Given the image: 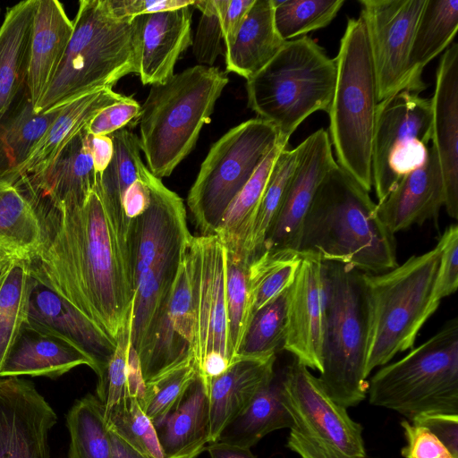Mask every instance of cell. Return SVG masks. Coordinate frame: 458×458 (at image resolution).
I'll list each match as a JSON object with an SVG mask.
<instances>
[{
  "label": "cell",
  "instance_id": "cell-1",
  "mask_svg": "<svg viewBox=\"0 0 458 458\" xmlns=\"http://www.w3.org/2000/svg\"><path fill=\"white\" fill-rule=\"evenodd\" d=\"M46 242L31 275L117 343L131 315L129 227L106 208L95 186L86 201L41 211Z\"/></svg>",
  "mask_w": 458,
  "mask_h": 458
},
{
  "label": "cell",
  "instance_id": "cell-2",
  "mask_svg": "<svg viewBox=\"0 0 458 458\" xmlns=\"http://www.w3.org/2000/svg\"><path fill=\"white\" fill-rule=\"evenodd\" d=\"M146 181L150 201L131 220L128 236L134 291L131 345L140 361L152 344L192 237L182 198L149 170Z\"/></svg>",
  "mask_w": 458,
  "mask_h": 458
},
{
  "label": "cell",
  "instance_id": "cell-3",
  "mask_svg": "<svg viewBox=\"0 0 458 458\" xmlns=\"http://www.w3.org/2000/svg\"><path fill=\"white\" fill-rule=\"evenodd\" d=\"M376 207L369 191L335 164L316 191L298 251L367 274L394 268V234L378 220Z\"/></svg>",
  "mask_w": 458,
  "mask_h": 458
},
{
  "label": "cell",
  "instance_id": "cell-4",
  "mask_svg": "<svg viewBox=\"0 0 458 458\" xmlns=\"http://www.w3.org/2000/svg\"><path fill=\"white\" fill-rule=\"evenodd\" d=\"M228 82L221 69L198 64L151 85L140 106L139 140L154 176H169L191 152Z\"/></svg>",
  "mask_w": 458,
  "mask_h": 458
},
{
  "label": "cell",
  "instance_id": "cell-5",
  "mask_svg": "<svg viewBox=\"0 0 458 458\" xmlns=\"http://www.w3.org/2000/svg\"><path fill=\"white\" fill-rule=\"evenodd\" d=\"M63 61L34 107L36 113L59 108L73 99L137 72L133 19L120 20L107 0H81Z\"/></svg>",
  "mask_w": 458,
  "mask_h": 458
},
{
  "label": "cell",
  "instance_id": "cell-6",
  "mask_svg": "<svg viewBox=\"0 0 458 458\" xmlns=\"http://www.w3.org/2000/svg\"><path fill=\"white\" fill-rule=\"evenodd\" d=\"M440 246L410 257L381 274L363 273L368 304L365 376L411 350L426 321L440 302L433 291L440 260Z\"/></svg>",
  "mask_w": 458,
  "mask_h": 458
},
{
  "label": "cell",
  "instance_id": "cell-7",
  "mask_svg": "<svg viewBox=\"0 0 458 458\" xmlns=\"http://www.w3.org/2000/svg\"><path fill=\"white\" fill-rule=\"evenodd\" d=\"M335 59L336 81L327 112V133L336 164L369 191L377 98L366 25L360 15L348 19Z\"/></svg>",
  "mask_w": 458,
  "mask_h": 458
},
{
  "label": "cell",
  "instance_id": "cell-8",
  "mask_svg": "<svg viewBox=\"0 0 458 458\" xmlns=\"http://www.w3.org/2000/svg\"><path fill=\"white\" fill-rule=\"evenodd\" d=\"M335 81V59L311 38H297L286 41L266 66L246 80L248 106L288 141L310 115L328 112Z\"/></svg>",
  "mask_w": 458,
  "mask_h": 458
},
{
  "label": "cell",
  "instance_id": "cell-9",
  "mask_svg": "<svg viewBox=\"0 0 458 458\" xmlns=\"http://www.w3.org/2000/svg\"><path fill=\"white\" fill-rule=\"evenodd\" d=\"M324 265L327 304L318 379L329 397L346 409L361 403L369 389L366 288L363 272L336 262Z\"/></svg>",
  "mask_w": 458,
  "mask_h": 458
},
{
  "label": "cell",
  "instance_id": "cell-10",
  "mask_svg": "<svg viewBox=\"0 0 458 458\" xmlns=\"http://www.w3.org/2000/svg\"><path fill=\"white\" fill-rule=\"evenodd\" d=\"M368 394L370 404L411 420L425 414H458V318L377 370Z\"/></svg>",
  "mask_w": 458,
  "mask_h": 458
},
{
  "label": "cell",
  "instance_id": "cell-11",
  "mask_svg": "<svg viewBox=\"0 0 458 458\" xmlns=\"http://www.w3.org/2000/svg\"><path fill=\"white\" fill-rule=\"evenodd\" d=\"M280 140L277 129L257 117L231 128L212 145L187 196L200 236L215 234L231 202Z\"/></svg>",
  "mask_w": 458,
  "mask_h": 458
},
{
  "label": "cell",
  "instance_id": "cell-12",
  "mask_svg": "<svg viewBox=\"0 0 458 458\" xmlns=\"http://www.w3.org/2000/svg\"><path fill=\"white\" fill-rule=\"evenodd\" d=\"M283 394L292 418L291 451L301 458H365L361 425L296 360L284 370Z\"/></svg>",
  "mask_w": 458,
  "mask_h": 458
},
{
  "label": "cell",
  "instance_id": "cell-13",
  "mask_svg": "<svg viewBox=\"0 0 458 458\" xmlns=\"http://www.w3.org/2000/svg\"><path fill=\"white\" fill-rule=\"evenodd\" d=\"M226 253L221 239L213 234L192 235L185 255L194 320L193 357L206 385L236 360L228 329Z\"/></svg>",
  "mask_w": 458,
  "mask_h": 458
},
{
  "label": "cell",
  "instance_id": "cell-14",
  "mask_svg": "<svg viewBox=\"0 0 458 458\" xmlns=\"http://www.w3.org/2000/svg\"><path fill=\"white\" fill-rule=\"evenodd\" d=\"M432 135L430 99L402 90L377 106L371 156L372 187L383 200L426 161Z\"/></svg>",
  "mask_w": 458,
  "mask_h": 458
},
{
  "label": "cell",
  "instance_id": "cell-15",
  "mask_svg": "<svg viewBox=\"0 0 458 458\" xmlns=\"http://www.w3.org/2000/svg\"><path fill=\"white\" fill-rule=\"evenodd\" d=\"M359 3L375 70L378 104L402 90L410 91L409 55L426 0Z\"/></svg>",
  "mask_w": 458,
  "mask_h": 458
},
{
  "label": "cell",
  "instance_id": "cell-16",
  "mask_svg": "<svg viewBox=\"0 0 458 458\" xmlns=\"http://www.w3.org/2000/svg\"><path fill=\"white\" fill-rule=\"evenodd\" d=\"M57 420L31 381L0 377V458H50L48 435Z\"/></svg>",
  "mask_w": 458,
  "mask_h": 458
},
{
  "label": "cell",
  "instance_id": "cell-17",
  "mask_svg": "<svg viewBox=\"0 0 458 458\" xmlns=\"http://www.w3.org/2000/svg\"><path fill=\"white\" fill-rule=\"evenodd\" d=\"M327 279L324 261L314 254L301 260L289 288L284 350L303 366L322 369Z\"/></svg>",
  "mask_w": 458,
  "mask_h": 458
},
{
  "label": "cell",
  "instance_id": "cell-18",
  "mask_svg": "<svg viewBox=\"0 0 458 458\" xmlns=\"http://www.w3.org/2000/svg\"><path fill=\"white\" fill-rule=\"evenodd\" d=\"M297 148L299 157L294 173L261 252L298 251L303 222L316 191L336 164L327 131L323 128L308 136Z\"/></svg>",
  "mask_w": 458,
  "mask_h": 458
},
{
  "label": "cell",
  "instance_id": "cell-19",
  "mask_svg": "<svg viewBox=\"0 0 458 458\" xmlns=\"http://www.w3.org/2000/svg\"><path fill=\"white\" fill-rule=\"evenodd\" d=\"M89 139L86 126L45 169L15 182L39 210H59L86 201L97 184Z\"/></svg>",
  "mask_w": 458,
  "mask_h": 458
},
{
  "label": "cell",
  "instance_id": "cell-20",
  "mask_svg": "<svg viewBox=\"0 0 458 458\" xmlns=\"http://www.w3.org/2000/svg\"><path fill=\"white\" fill-rule=\"evenodd\" d=\"M431 102L432 135L439 161L445 208L458 218V45L449 46L440 58Z\"/></svg>",
  "mask_w": 458,
  "mask_h": 458
},
{
  "label": "cell",
  "instance_id": "cell-21",
  "mask_svg": "<svg viewBox=\"0 0 458 458\" xmlns=\"http://www.w3.org/2000/svg\"><path fill=\"white\" fill-rule=\"evenodd\" d=\"M193 6L133 18L137 72L144 85L165 82L181 55L192 43Z\"/></svg>",
  "mask_w": 458,
  "mask_h": 458
},
{
  "label": "cell",
  "instance_id": "cell-22",
  "mask_svg": "<svg viewBox=\"0 0 458 458\" xmlns=\"http://www.w3.org/2000/svg\"><path fill=\"white\" fill-rule=\"evenodd\" d=\"M445 205V189L437 155L429 146L422 165L405 174L377 203L376 216L393 234L437 217Z\"/></svg>",
  "mask_w": 458,
  "mask_h": 458
},
{
  "label": "cell",
  "instance_id": "cell-23",
  "mask_svg": "<svg viewBox=\"0 0 458 458\" xmlns=\"http://www.w3.org/2000/svg\"><path fill=\"white\" fill-rule=\"evenodd\" d=\"M80 365L94 368L73 342L46 326L27 321L0 370L3 377L57 378Z\"/></svg>",
  "mask_w": 458,
  "mask_h": 458
},
{
  "label": "cell",
  "instance_id": "cell-24",
  "mask_svg": "<svg viewBox=\"0 0 458 458\" xmlns=\"http://www.w3.org/2000/svg\"><path fill=\"white\" fill-rule=\"evenodd\" d=\"M28 320L54 329L77 344L93 361L100 376L116 343L70 302L31 275Z\"/></svg>",
  "mask_w": 458,
  "mask_h": 458
},
{
  "label": "cell",
  "instance_id": "cell-25",
  "mask_svg": "<svg viewBox=\"0 0 458 458\" xmlns=\"http://www.w3.org/2000/svg\"><path fill=\"white\" fill-rule=\"evenodd\" d=\"M276 355L267 358H236L208 389L210 444L240 417L275 375Z\"/></svg>",
  "mask_w": 458,
  "mask_h": 458
},
{
  "label": "cell",
  "instance_id": "cell-26",
  "mask_svg": "<svg viewBox=\"0 0 458 458\" xmlns=\"http://www.w3.org/2000/svg\"><path fill=\"white\" fill-rule=\"evenodd\" d=\"M72 30L73 22L59 1L37 0L27 73V88L34 107L54 79Z\"/></svg>",
  "mask_w": 458,
  "mask_h": 458
},
{
  "label": "cell",
  "instance_id": "cell-27",
  "mask_svg": "<svg viewBox=\"0 0 458 458\" xmlns=\"http://www.w3.org/2000/svg\"><path fill=\"white\" fill-rule=\"evenodd\" d=\"M37 0L7 10L0 27V123L27 91V73Z\"/></svg>",
  "mask_w": 458,
  "mask_h": 458
},
{
  "label": "cell",
  "instance_id": "cell-28",
  "mask_svg": "<svg viewBox=\"0 0 458 458\" xmlns=\"http://www.w3.org/2000/svg\"><path fill=\"white\" fill-rule=\"evenodd\" d=\"M165 458H196L210 444L208 391L199 377L159 423L154 425Z\"/></svg>",
  "mask_w": 458,
  "mask_h": 458
},
{
  "label": "cell",
  "instance_id": "cell-29",
  "mask_svg": "<svg viewBox=\"0 0 458 458\" xmlns=\"http://www.w3.org/2000/svg\"><path fill=\"white\" fill-rule=\"evenodd\" d=\"M47 238L43 216L15 182L0 179V256L30 261Z\"/></svg>",
  "mask_w": 458,
  "mask_h": 458
},
{
  "label": "cell",
  "instance_id": "cell-30",
  "mask_svg": "<svg viewBox=\"0 0 458 458\" xmlns=\"http://www.w3.org/2000/svg\"><path fill=\"white\" fill-rule=\"evenodd\" d=\"M125 96L111 88L96 89L62 106V109L19 168L21 176L34 175L45 169L64 147L105 107Z\"/></svg>",
  "mask_w": 458,
  "mask_h": 458
},
{
  "label": "cell",
  "instance_id": "cell-31",
  "mask_svg": "<svg viewBox=\"0 0 458 458\" xmlns=\"http://www.w3.org/2000/svg\"><path fill=\"white\" fill-rule=\"evenodd\" d=\"M285 42L275 25L273 0H255L233 44L225 49L226 71L248 80L266 66Z\"/></svg>",
  "mask_w": 458,
  "mask_h": 458
},
{
  "label": "cell",
  "instance_id": "cell-32",
  "mask_svg": "<svg viewBox=\"0 0 458 458\" xmlns=\"http://www.w3.org/2000/svg\"><path fill=\"white\" fill-rule=\"evenodd\" d=\"M458 30L457 0H426L420 13L409 55L410 91L426 89L424 68L446 49Z\"/></svg>",
  "mask_w": 458,
  "mask_h": 458
},
{
  "label": "cell",
  "instance_id": "cell-33",
  "mask_svg": "<svg viewBox=\"0 0 458 458\" xmlns=\"http://www.w3.org/2000/svg\"><path fill=\"white\" fill-rule=\"evenodd\" d=\"M61 109L36 113L27 89L0 123V179L15 182L19 168Z\"/></svg>",
  "mask_w": 458,
  "mask_h": 458
},
{
  "label": "cell",
  "instance_id": "cell-34",
  "mask_svg": "<svg viewBox=\"0 0 458 458\" xmlns=\"http://www.w3.org/2000/svg\"><path fill=\"white\" fill-rule=\"evenodd\" d=\"M283 377L284 371L275 372L271 381L248 409L223 430L217 441L250 448L268 433L290 428L292 418L284 402Z\"/></svg>",
  "mask_w": 458,
  "mask_h": 458
},
{
  "label": "cell",
  "instance_id": "cell-35",
  "mask_svg": "<svg viewBox=\"0 0 458 458\" xmlns=\"http://www.w3.org/2000/svg\"><path fill=\"white\" fill-rule=\"evenodd\" d=\"M286 147L288 142L280 140L268 152L223 215L215 234L221 239L228 251L239 255L276 157Z\"/></svg>",
  "mask_w": 458,
  "mask_h": 458
},
{
  "label": "cell",
  "instance_id": "cell-36",
  "mask_svg": "<svg viewBox=\"0 0 458 458\" xmlns=\"http://www.w3.org/2000/svg\"><path fill=\"white\" fill-rule=\"evenodd\" d=\"M298 157L297 147L293 149L286 147L276 157L249 233L239 255H236L249 264L261 252L267 233L283 203Z\"/></svg>",
  "mask_w": 458,
  "mask_h": 458
},
{
  "label": "cell",
  "instance_id": "cell-37",
  "mask_svg": "<svg viewBox=\"0 0 458 458\" xmlns=\"http://www.w3.org/2000/svg\"><path fill=\"white\" fill-rule=\"evenodd\" d=\"M110 135L114 154L107 167L97 180L96 188L105 207L113 215L126 220L122 199L127 189L138 179L144 165L140 157L141 148L139 137L128 129L116 131Z\"/></svg>",
  "mask_w": 458,
  "mask_h": 458
},
{
  "label": "cell",
  "instance_id": "cell-38",
  "mask_svg": "<svg viewBox=\"0 0 458 458\" xmlns=\"http://www.w3.org/2000/svg\"><path fill=\"white\" fill-rule=\"evenodd\" d=\"M30 285L29 261L11 260L0 284V370L28 321Z\"/></svg>",
  "mask_w": 458,
  "mask_h": 458
},
{
  "label": "cell",
  "instance_id": "cell-39",
  "mask_svg": "<svg viewBox=\"0 0 458 458\" xmlns=\"http://www.w3.org/2000/svg\"><path fill=\"white\" fill-rule=\"evenodd\" d=\"M69 458H112L110 431L103 408L90 394L77 400L66 416Z\"/></svg>",
  "mask_w": 458,
  "mask_h": 458
},
{
  "label": "cell",
  "instance_id": "cell-40",
  "mask_svg": "<svg viewBox=\"0 0 458 458\" xmlns=\"http://www.w3.org/2000/svg\"><path fill=\"white\" fill-rule=\"evenodd\" d=\"M301 260L298 251L265 250L250 263L248 283L253 314L291 286Z\"/></svg>",
  "mask_w": 458,
  "mask_h": 458
},
{
  "label": "cell",
  "instance_id": "cell-41",
  "mask_svg": "<svg viewBox=\"0 0 458 458\" xmlns=\"http://www.w3.org/2000/svg\"><path fill=\"white\" fill-rule=\"evenodd\" d=\"M289 288L253 314L236 358H267L284 350Z\"/></svg>",
  "mask_w": 458,
  "mask_h": 458
},
{
  "label": "cell",
  "instance_id": "cell-42",
  "mask_svg": "<svg viewBox=\"0 0 458 458\" xmlns=\"http://www.w3.org/2000/svg\"><path fill=\"white\" fill-rule=\"evenodd\" d=\"M344 0H273L274 21L281 38L292 40L327 27Z\"/></svg>",
  "mask_w": 458,
  "mask_h": 458
},
{
  "label": "cell",
  "instance_id": "cell-43",
  "mask_svg": "<svg viewBox=\"0 0 458 458\" xmlns=\"http://www.w3.org/2000/svg\"><path fill=\"white\" fill-rule=\"evenodd\" d=\"M105 419L110 430L148 458H165L155 426L136 399L126 397Z\"/></svg>",
  "mask_w": 458,
  "mask_h": 458
},
{
  "label": "cell",
  "instance_id": "cell-44",
  "mask_svg": "<svg viewBox=\"0 0 458 458\" xmlns=\"http://www.w3.org/2000/svg\"><path fill=\"white\" fill-rule=\"evenodd\" d=\"M249 263L227 250L226 309L229 336L235 357L253 316L248 283Z\"/></svg>",
  "mask_w": 458,
  "mask_h": 458
},
{
  "label": "cell",
  "instance_id": "cell-45",
  "mask_svg": "<svg viewBox=\"0 0 458 458\" xmlns=\"http://www.w3.org/2000/svg\"><path fill=\"white\" fill-rule=\"evenodd\" d=\"M194 358L146 382L141 408L154 425L159 423L181 400L198 377Z\"/></svg>",
  "mask_w": 458,
  "mask_h": 458
},
{
  "label": "cell",
  "instance_id": "cell-46",
  "mask_svg": "<svg viewBox=\"0 0 458 458\" xmlns=\"http://www.w3.org/2000/svg\"><path fill=\"white\" fill-rule=\"evenodd\" d=\"M131 315L120 332L113 356L98 376L96 397L103 408L104 416L128 397L127 360L131 345Z\"/></svg>",
  "mask_w": 458,
  "mask_h": 458
},
{
  "label": "cell",
  "instance_id": "cell-47",
  "mask_svg": "<svg viewBox=\"0 0 458 458\" xmlns=\"http://www.w3.org/2000/svg\"><path fill=\"white\" fill-rule=\"evenodd\" d=\"M201 16L192 39V52L200 65L213 66L221 53L223 40L221 14L217 0L194 1Z\"/></svg>",
  "mask_w": 458,
  "mask_h": 458
},
{
  "label": "cell",
  "instance_id": "cell-48",
  "mask_svg": "<svg viewBox=\"0 0 458 458\" xmlns=\"http://www.w3.org/2000/svg\"><path fill=\"white\" fill-rule=\"evenodd\" d=\"M440 246V260L433 299L440 302L443 298L453 294L458 286V226L449 225L438 242Z\"/></svg>",
  "mask_w": 458,
  "mask_h": 458
},
{
  "label": "cell",
  "instance_id": "cell-49",
  "mask_svg": "<svg viewBox=\"0 0 458 458\" xmlns=\"http://www.w3.org/2000/svg\"><path fill=\"white\" fill-rule=\"evenodd\" d=\"M141 107L132 98L122 100L102 109L87 125L93 136L110 135L113 132L139 123Z\"/></svg>",
  "mask_w": 458,
  "mask_h": 458
},
{
  "label": "cell",
  "instance_id": "cell-50",
  "mask_svg": "<svg viewBox=\"0 0 458 458\" xmlns=\"http://www.w3.org/2000/svg\"><path fill=\"white\" fill-rule=\"evenodd\" d=\"M407 441L402 449L403 458H453L445 445L428 428L403 420Z\"/></svg>",
  "mask_w": 458,
  "mask_h": 458
},
{
  "label": "cell",
  "instance_id": "cell-51",
  "mask_svg": "<svg viewBox=\"0 0 458 458\" xmlns=\"http://www.w3.org/2000/svg\"><path fill=\"white\" fill-rule=\"evenodd\" d=\"M193 3L192 0H107L112 13L120 20L175 10Z\"/></svg>",
  "mask_w": 458,
  "mask_h": 458
},
{
  "label": "cell",
  "instance_id": "cell-52",
  "mask_svg": "<svg viewBox=\"0 0 458 458\" xmlns=\"http://www.w3.org/2000/svg\"><path fill=\"white\" fill-rule=\"evenodd\" d=\"M411 422L431 431L453 458H458V414H425L414 418Z\"/></svg>",
  "mask_w": 458,
  "mask_h": 458
},
{
  "label": "cell",
  "instance_id": "cell-53",
  "mask_svg": "<svg viewBox=\"0 0 458 458\" xmlns=\"http://www.w3.org/2000/svg\"><path fill=\"white\" fill-rule=\"evenodd\" d=\"M255 0H217L225 49L234 42L242 24Z\"/></svg>",
  "mask_w": 458,
  "mask_h": 458
},
{
  "label": "cell",
  "instance_id": "cell-54",
  "mask_svg": "<svg viewBox=\"0 0 458 458\" xmlns=\"http://www.w3.org/2000/svg\"><path fill=\"white\" fill-rule=\"evenodd\" d=\"M147 171L148 167L144 165L138 179L127 189L123 197L122 208L128 223L140 215L149 204L150 191L146 181Z\"/></svg>",
  "mask_w": 458,
  "mask_h": 458
},
{
  "label": "cell",
  "instance_id": "cell-55",
  "mask_svg": "<svg viewBox=\"0 0 458 458\" xmlns=\"http://www.w3.org/2000/svg\"><path fill=\"white\" fill-rule=\"evenodd\" d=\"M127 393L141 405L146 393V382L143 378L139 356L130 345L127 360Z\"/></svg>",
  "mask_w": 458,
  "mask_h": 458
},
{
  "label": "cell",
  "instance_id": "cell-56",
  "mask_svg": "<svg viewBox=\"0 0 458 458\" xmlns=\"http://www.w3.org/2000/svg\"><path fill=\"white\" fill-rule=\"evenodd\" d=\"M89 144L98 180L112 159L114 143L111 135L89 134Z\"/></svg>",
  "mask_w": 458,
  "mask_h": 458
},
{
  "label": "cell",
  "instance_id": "cell-57",
  "mask_svg": "<svg viewBox=\"0 0 458 458\" xmlns=\"http://www.w3.org/2000/svg\"><path fill=\"white\" fill-rule=\"evenodd\" d=\"M210 458H258L250 448L230 445L224 442H214L206 446Z\"/></svg>",
  "mask_w": 458,
  "mask_h": 458
},
{
  "label": "cell",
  "instance_id": "cell-58",
  "mask_svg": "<svg viewBox=\"0 0 458 458\" xmlns=\"http://www.w3.org/2000/svg\"><path fill=\"white\" fill-rule=\"evenodd\" d=\"M112 458H148L110 430Z\"/></svg>",
  "mask_w": 458,
  "mask_h": 458
},
{
  "label": "cell",
  "instance_id": "cell-59",
  "mask_svg": "<svg viewBox=\"0 0 458 458\" xmlns=\"http://www.w3.org/2000/svg\"><path fill=\"white\" fill-rule=\"evenodd\" d=\"M12 259L0 256V284L8 264Z\"/></svg>",
  "mask_w": 458,
  "mask_h": 458
}]
</instances>
